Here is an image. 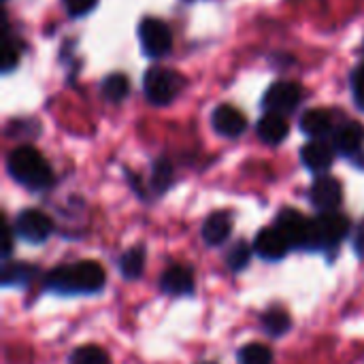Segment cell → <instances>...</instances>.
<instances>
[{"label": "cell", "instance_id": "cell-21", "mask_svg": "<svg viewBox=\"0 0 364 364\" xmlns=\"http://www.w3.org/2000/svg\"><path fill=\"white\" fill-rule=\"evenodd\" d=\"M130 92V81L122 73H113L102 81V96L109 102H122Z\"/></svg>", "mask_w": 364, "mask_h": 364}, {"label": "cell", "instance_id": "cell-1", "mask_svg": "<svg viewBox=\"0 0 364 364\" xmlns=\"http://www.w3.org/2000/svg\"><path fill=\"white\" fill-rule=\"evenodd\" d=\"M105 269L94 260H79L68 267H58L43 279L45 290L60 296L96 294L105 288Z\"/></svg>", "mask_w": 364, "mask_h": 364}, {"label": "cell", "instance_id": "cell-24", "mask_svg": "<svg viewBox=\"0 0 364 364\" xmlns=\"http://www.w3.org/2000/svg\"><path fill=\"white\" fill-rule=\"evenodd\" d=\"M171 181H173V166H171V162H168V160L160 158V160L154 164L151 186H154V190H156L158 194H162V192H166V190H168Z\"/></svg>", "mask_w": 364, "mask_h": 364}, {"label": "cell", "instance_id": "cell-22", "mask_svg": "<svg viewBox=\"0 0 364 364\" xmlns=\"http://www.w3.org/2000/svg\"><path fill=\"white\" fill-rule=\"evenodd\" d=\"M68 364H111V360L109 354L98 346H79L70 354Z\"/></svg>", "mask_w": 364, "mask_h": 364}, {"label": "cell", "instance_id": "cell-16", "mask_svg": "<svg viewBox=\"0 0 364 364\" xmlns=\"http://www.w3.org/2000/svg\"><path fill=\"white\" fill-rule=\"evenodd\" d=\"M301 130L311 139H322L333 130V115L326 109H309L301 117Z\"/></svg>", "mask_w": 364, "mask_h": 364}, {"label": "cell", "instance_id": "cell-23", "mask_svg": "<svg viewBox=\"0 0 364 364\" xmlns=\"http://www.w3.org/2000/svg\"><path fill=\"white\" fill-rule=\"evenodd\" d=\"M237 358L239 364H273V352L262 343H247Z\"/></svg>", "mask_w": 364, "mask_h": 364}, {"label": "cell", "instance_id": "cell-11", "mask_svg": "<svg viewBox=\"0 0 364 364\" xmlns=\"http://www.w3.org/2000/svg\"><path fill=\"white\" fill-rule=\"evenodd\" d=\"M211 124H213V128H215L218 134L228 136V139H235V136L243 134L245 128H247L245 115L239 109H235L232 105H220L213 111Z\"/></svg>", "mask_w": 364, "mask_h": 364}, {"label": "cell", "instance_id": "cell-19", "mask_svg": "<svg viewBox=\"0 0 364 364\" xmlns=\"http://www.w3.org/2000/svg\"><path fill=\"white\" fill-rule=\"evenodd\" d=\"M290 326H292V320H290L288 311L282 309V307H271V309L262 316V328H264V333L271 335V337H282V335H286V333L290 331Z\"/></svg>", "mask_w": 364, "mask_h": 364}, {"label": "cell", "instance_id": "cell-17", "mask_svg": "<svg viewBox=\"0 0 364 364\" xmlns=\"http://www.w3.org/2000/svg\"><path fill=\"white\" fill-rule=\"evenodd\" d=\"M256 130H258L260 141H264L269 145H277V143H282L288 136V122L282 115H277V113H267L258 122Z\"/></svg>", "mask_w": 364, "mask_h": 364}, {"label": "cell", "instance_id": "cell-14", "mask_svg": "<svg viewBox=\"0 0 364 364\" xmlns=\"http://www.w3.org/2000/svg\"><path fill=\"white\" fill-rule=\"evenodd\" d=\"M364 128L360 124H346L333 136V147L346 158H356L363 151Z\"/></svg>", "mask_w": 364, "mask_h": 364}, {"label": "cell", "instance_id": "cell-30", "mask_svg": "<svg viewBox=\"0 0 364 364\" xmlns=\"http://www.w3.org/2000/svg\"><path fill=\"white\" fill-rule=\"evenodd\" d=\"M356 254L364 260V232H360L358 239H356Z\"/></svg>", "mask_w": 364, "mask_h": 364}, {"label": "cell", "instance_id": "cell-3", "mask_svg": "<svg viewBox=\"0 0 364 364\" xmlns=\"http://www.w3.org/2000/svg\"><path fill=\"white\" fill-rule=\"evenodd\" d=\"M183 83H186L183 77L177 75L175 70H168L162 66H151L145 73L143 90L151 105H168L181 92Z\"/></svg>", "mask_w": 364, "mask_h": 364}, {"label": "cell", "instance_id": "cell-12", "mask_svg": "<svg viewBox=\"0 0 364 364\" xmlns=\"http://www.w3.org/2000/svg\"><path fill=\"white\" fill-rule=\"evenodd\" d=\"M160 288H162V292H166L171 296H190L194 292V273H192V269L181 267V264L168 267L162 273Z\"/></svg>", "mask_w": 364, "mask_h": 364}, {"label": "cell", "instance_id": "cell-25", "mask_svg": "<svg viewBox=\"0 0 364 364\" xmlns=\"http://www.w3.org/2000/svg\"><path fill=\"white\" fill-rule=\"evenodd\" d=\"M250 258H252V250H250L243 241H239V243H235V245L228 250V254H226V264H228V269H232V271H243V269L250 264Z\"/></svg>", "mask_w": 364, "mask_h": 364}, {"label": "cell", "instance_id": "cell-7", "mask_svg": "<svg viewBox=\"0 0 364 364\" xmlns=\"http://www.w3.org/2000/svg\"><path fill=\"white\" fill-rule=\"evenodd\" d=\"M13 230L17 237H21L23 241L32 243V245H41L49 239V235L53 232V224L49 220L47 213H43L41 209H23L15 222H13Z\"/></svg>", "mask_w": 364, "mask_h": 364}, {"label": "cell", "instance_id": "cell-4", "mask_svg": "<svg viewBox=\"0 0 364 364\" xmlns=\"http://www.w3.org/2000/svg\"><path fill=\"white\" fill-rule=\"evenodd\" d=\"M350 228L352 224L343 213H320L314 220V252L337 247L348 237Z\"/></svg>", "mask_w": 364, "mask_h": 364}, {"label": "cell", "instance_id": "cell-6", "mask_svg": "<svg viewBox=\"0 0 364 364\" xmlns=\"http://www.w3.org/2000/svg\"><path fill=\"white\" fill-rule=\"evenodd\" d=\"M139 38L145 55L149 58H162L171 51L173 47V34L171 28L156 17H145L139 23Z\"/></svg>", "mask_w": 364, "mask_h": 364}, {"label": "cell", "instance_id": "cell-26", "mask_svg": "<svg viewBox=\"0 0 364 364\" xmlns=\"http://www.w3.org/2000/svg\"><path fill=\"white\" fill-rule=\"evenodd\" d=\"M96 4H98V0H64V6H66L68 15H73V17H81V15L90 13Z\"/></svg>", "mask_w": 364, "mask_h": 364}, {"label": "cell", "instance_id": "cell-8", "mask_svg": "<svg viewBox=\"0 0 364 364\" xmlns=\"http://www.w3.org/2000/svg\"><path fill=\"white\" fill-rule=\"evenodd\" d=\"M303 98V90L299 83L294 81H277L273 83L267 94H264V109L269 113H277V115H286V113H292L299 102Z\"/></svg>", "mask_w": 364, "mask_h": 364}, {"label": "cell", "instance_id": "cell-18", "mask_svg": "<svg viewBox=\"0 0 364 364\" xmlns=\"http://www.w3.org/2000/svg\"><path fill=\"white\" fill-rule=\"evenodd\" d=\"M34 275H36V269L32 264H28V262H9L6 260L4 267H2L0 279H2L4 286H26V284H30L34 279Z\"/></svg>", "mask_w": 364, "mask_h": 364}, {"label": "cell", "instance_id": "cell-20", "mask_svg": "<svg viewBox=\"0 0 364 364\" xmlns=\"http://www.w3.org/2000/svg\"><path fill=\"white\" fill-rule=\"evenodd\" d=\"M145 269V250L132 247L119 258V271L126 279H139Z\"/></svg>", "mask_w": 364, "mask_h": 364}, {"label": "cell", "instance_id": "cell-29", "mask_svg": "<svg viewBox=\"0 0 364 364\" xmlns=\"http://www.w3.org/2000/svg\"><path fill=\"white\" fill-rule=\"evenodd\" d=\"M15 230L11 228V226H6L4 228V247H2V256H4V260L11 256V252H13V239H11V235H13Z\"/></svg>", "mask_w": 364, "mask_h": 364}, {"label": "cell", "instance_id": "cell-13", "mask_svg": "<svg viewBox=\"0 0 364 364\" xmlns=\"http://www.w3.org/2000/svg\"><path fill=\"white\" fill-rule=\"evenodd\" d=\"M301 160L303 164L314 171V173H324L333 166L335 162V147H331L328 143L316 139L311 143H307L303 149H301Z\"/></svg>", "mask_w": 364, "mask_h": 364}, {"label": "cell", "instance_id": "cell-5", "mask_svg": "<svg viewBox=\"0 0 364 364\" xmlns=\"http://www.w3.org/2000/svg\"><path fill=\"white\" fill-rule=\"evenodd\" d=\"M275 226L288 239L290 247L314 252V220H307L296 209H282Z\"/></svg>", "mask_w": 364, "mask_h": 364}, {"label": "cell", "instance_id": "cell-9", "mask_svg": "<svg viewBox=\"0 0 364 364\" xmlns=\"http://www.w3.org/2000/svg\"><path fill=\"white\" fill-rule=\"evenodd\" d=\"M309 198L311 205L320 211V213H331L335 211L341 200H343V192H341V183L335 177L322 175L314 181L311 190H309Z\"/></svg>", "mask_w": 364, "mask_h": 364}, {"label": "cell", "instance_id": "cell-27", "mask_svg": "<svg viewBox=\"0 0 364 364\" xmlns=\"http://www.w3.org/2000/svg\"><path fill=\"white\" fill-rule=\"evenodd\" d=\"M352 92H354L356 105L364 111V64L352 73Z\"/></svg>", "mask_w": 364, "mask_h": 364}, {"label": "cell", "instance_id": "cell-10", "mask_svg": "<svg viewBox=\"0 0 364 364\" xmlns=\"http://www.w3.org/2000/svg\"><path fill=\"white\" fill-rule=\"evenodd\" d=\"M288 250H290V243H288V239L282 235V230L277 226L262 228L254 239V252L262 260H269V262L282 260L288 254Z\"/></svg>", "mask_w": 364, "mask_h": 364}, {"label": "cell", "instance_id": "cell-2", "mask_svg": "<svg viewBox=\"0 0 364 364\" xmlns=\"http://www.w3.org/2000/svg\"><path fill=\"white\" fill-rule=\"evenodd\" d=\"M9 175L28 190H45L53 183V171L43 154L30 145L15 147L6 158Z\"/></svg>", "mask_w": 364, "mask_h": 364}, {"label": "cell", "instance_id": "cell-15", "mask_svg": "<svg viewBox=\"0 0 364 364\" xmlns=\"http://www.w3.org/2000/svg\"><path fill=\"white\" fill-rule=\"evenodd\" d=\"M230 232H232V215L228 211H215L203 224V239L211 247L226 243Z\"/></svg>", "mask_w": 364, "mask_h": 364}, {"label": "cell", "instance_id": "cell-28", "mask_svg": "<svg viewBox=\"0 0 364 364\" xmlns=\"http://www.w3.org/2000/svg\"><path fill=\"white\" fill-rule=\"evenodd\" d=\"M17 62H19V51H17L15 43L6 41V43H4V55H2V70H4V73L13 70V68L17 66Z\"/></svg>", "mask_w": 364, "mask_h": 364}, {"label": "cell", "instance_id": "cell-31", "mask_svg": "<svg viewBox=\"0 0 364 364\" xmlns=\"http://www.w3.org/2000/svg\"><path fill=\"white\" fill-rule=\"evenodd\" d=\"M200 364H215V363H200Z\"/></svg>", "mask_w": 364, "mask_h": 364}]
</instances>
